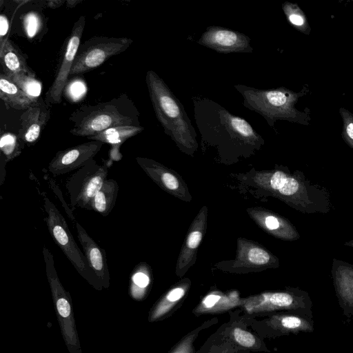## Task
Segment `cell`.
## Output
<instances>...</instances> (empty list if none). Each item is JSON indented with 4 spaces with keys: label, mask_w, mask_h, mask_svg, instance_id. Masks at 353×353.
Segmentation results:
<instances>
[{
    "label": "cell",
    "mask_w": 353,
    "mask_h": 353,
    "mask_svg": "<svg viewBox=\"0 0 353 353\" xmlns=\"http://www.w3.org/2000/svg\"><path fill=\"white\" fill-rule=\"evenodd\" d=\"M4 74L32 98L37 99L40 97L41 83L35 78V76L26 73Z\"/></svg>",
    "instance_id": "25"
},
{
    "label": "cell",
    "mask_w": 353,
    "mask_h": 353,
    "mask_svg": "<svg viewBox=\"0 0 353 353\" xmlns=\"http://www.w3.org/2000/svg\"><path fill=\"white\" fill-rule=\"evenodd\" d=\"M344 245H346V246H348V247L353 248V239L345 242Z\"/></svg>",
    "instance_id": "38"
},
{
    "label": "cell",
    "mask_w": 353,
    "mask_h": 353,
    "mask_svg": "<svg viewBox=\"0 0 353 353\" xmlns=\"http://www.w3.org/2000/svg\"><path fill=\"white\" fill-rule=\"evenodd\" d=\"M312 305L307 291L288 288L241 299L240 308L245 314L253 317L278 312H292L313 318Z\"/></svg>",
    "instance_id": "5"
},
{
    "label": "cell",
    "mask_w": 353,
    "mask_h": 353,
    "mask_svg": "<svg viewBox=\"0 0 353 353\" xmlns=\"http://www.w3.org/2000/svg\"><path fill=\"white\" fill-rule=\"evenodd\" d=\"M23 145L17 134L9 132H2L0 138L1 157L7 163L13 160L21 154Z\"/></svg>",
    "instance_id": "24"
},
{
    "label": "cell",
    "mask_w": 353,
    "mask_h": 353,
    "mask_svg": "<svg viewBox=\"0 0 353 353\" xmlns=\"http://www.w3.org/2000/svg\"><path fill=\"white\" fill-rule=\"evenodd\" d=\"M144 128L140 126H117L108 128L100 133L88 137L91 141H99L112 145L110 158L114 161L119 160L122 156L119 148L129 138L141 132Z\"/></svg>",
    "instance_id": "19"
},
{
    "label": "cell",
    "mask_w": 353,
    "mask_h": 353,
    "mask_svg": "<svg viewBox=\"0 0 353 353\" xmlns=\"http://www.w3.org/2000/svg\"><path fill=\"white\" fill-rule=\"evenodd\" d=\"M0 97L5 105L17 110H25L37 99L24 92L3 72L0 74Z\"/></svg>",
    "instance_id": "21"
},
{
    "label": "cell",
    "mask_w": 353,
    "mask_h": 353,
    "mask_svg": "<svg viewBox=\"0 0 353 353\" xmlns=\"http://www.w3.org/2000/svg\"><path fill=\"white\" fill-rule=\"evenodd\" d=\"M6 160L2 157H1V177H0V181H1V183L0 184L2 185L3 181H4V179H5V176H6V170H5V166H6Z\"/></svg>",
    "instance_id": "35"
},
{
    "label": "cell",
    "mask_w": 353,
    "mask_h": 353,
    "mask_svg": "<svg viewBox=\"0 0 353 353\" xmlns=\"http://www.w3.org/2000/svg\"><path fill=\"white\" fill-rule=\"evenodd\" d=\"M150 278L147 274L135 270L130 276L129 293L137 301H142L146 296Z\"/></svg>",
    "instance_id": "27"
},
{
    "label": "cell",
    "mask_w": 353,
    "mask_h": 353,
    "mask_svg": "<svg viewBox=\"0 0 353 353\" xmlns=\"http://www.w3.org/2000/svg\"><path fill=\"white\" fill-rule=\"evenodd\" d=\"M234 88L243 98V105L261 115L270 127L278 120L307 124L306 114L295 108L301 92H294L286 88L259 89L237 84Z\"/></svg>",
    "instance_id": "4"
},
{
    "label": "cell",
    "mask_w": 353,
    "mask_h": 353,
    "mask_svg": "<svg viewBox=\"0 0 353 353\" xmlns=\"http://www.w3.org/2000/svg\"><path fill=\"white\" fill-rule=\"evenodd\" d=\"M343 120L342 137L345 143L353 149V114L344 108H340Z\"/></svg>",
    "instance_id": "29"
},
{
    "label": "cell",
    "mask_w": 353,
    "mask_h": 353,
    "mask_svg": "<svg viewBox=\"0 0 353 353\" xmlns=\"http://www.w3.org/2000/svg\"><path fill=\"white\" fill-rule=\"evenodd\" d=\"M265 225L270 230H277L281 226V223L277 218L269 216L265 219Z\"/></svg>",
    "instance_id": "34"
},
{
    "label": "cell",
    "mask_w": 353,
    "mask_h": 353,
    "mask_svg": "<svg viewBox=\"0 0 353 353\" xmlns=\"http://www.w3.org/2000/svg\"><path fill=\"white\" fill-rule=\"evenodd\" d=\"M103 143L90 141L58 151L48 165V171L59 176L78 170L94 159Z\"/></svg>",
    "instance_id": "12"
},
{
    "label": "cell",
    "mask_w": 353,
    "mask_h": 353,
    "mask_svg": "<svg viewBox=\"0 0 353 353\" xmlns=\"http://www.w3.org/2000/svg\"><path fill=\"white\" fill-rule=\"evenodd\" d=\"M219 322L217 317L203 321L199 326L184 335L168 352V353H196L194 345L199 334Z\"/></svg>",
    "instance_id": "23"
},
{
    "label": "cell",
    "mask_w": 353,
    "mask_h": 353,
    "mask_svg": "<svg viewBox=\"0 0 353 353\" xmlns=\"http://www.w3.org/2000/svg\"><path fill=\"white\" fill-rule=\"evenodd\" d=\"M331 274L336 296L343 314L353 316V265L334 259Z\"/></svg>",
    "instance_id": "16"
},
{
    "label": "cell",
    "mask_w": 353,
    "mask_h": 353,
    "mask_svg": "<svg viewBox=\"0 0 353 353\" xmlns=\"http://www.w3.org/2000/svg\"><path fill=\"white\" fill-rule=\"evenodd\" d=\"M202 238V234L199 231L192 232L188 238L187 244L190 248H196Z\"/></svg>",
    "instance_id": "33"
},
{
    "label": "cell",
    "mask_w": 353,
    "mask_h": 353,
    "mask_svg": "<svg viewBox=\"0 0 353 353\" xmlns=\"http://www.w3.org/2000/svg\"><path fill=\"white\" fill-rule=\"evenodd\" d=\"M85 24V17L81 16L74 23L70 34L64 41L54 80L44 97V101L50 108L61 102L62 94L65 88L68 78L70 76L72 68L81 44Z\"/></svg>",
    "instance_id": "11"
},
{
    "label": "cell",
    "mask_w": 353,
    "mask_h": 353,
    "mask_svg": "<svg viewBox=\"0 0 353 353\" xmlns=\"http://www.w3.org/2000/svg\"><path fill=\"white\" fill-rule=\"evenodd\" d=\"M161 180L165 187L170 190H174L179 188V182L177 179L170 173H163L161 176Z\"/></svg>",
    "instance_id": "32"
},
{
    "label": "cell",
    "mask_w": 353,
    "mask_h": 353,
    "mask_svg": "<svg viewBox=\"0 0 353 353\" xmlns=\"http://www.w3.org/2000/svg\"><path fill=\"white\" fill-rule=\"evenodd\" d=\"M75 223L78 239L83 248L89 267L101 287L108 288L110 284V276L105 251L95 243L79 222L77 221Z\"/></svg>",
    "instance_id": "15"
},
{
    "label": "cell",
    "mask_w": 353,
    "mask_h": 353,
    "mask_svg": "<svg viewBox=\"0 0 353 353\" xmlns=\"http://www.w3.org/2000/svg\"><path fill=\"white\" fill-rule=\"evenodd\" d=\"M145 82L157 119L165 133L180 147H195L196 131L179 99L154 71L146 72Z\"/></svg>",
    "instance_id": "3"
},
{
    "label": "cell",
    "mask_w": 353,
    "mask_h": 353,
    "mask_svg": "<svg viewBox=\"0 0 353 353\" xmlns=\"http://www.w3.org/2000/svg\"><path fill=\"white\" fill-rule=\"evenodd\" d=\"M241 305V299L235 293L228 295L210 293L203 297L192 310L195 316L205 314H221L229 312Z\"/></svg>",
    "instance_id": "17"
},
{
    "label": "cell",
    "mask_w": 353,
    "mask_h": 353,
    "mask_svg": "<svg viewBox=\"0 0 353 353\" xmlns=\"http://www.w3.org/2000/svg\"><path fill=\"white\" fill-rule=\"evenodd\" d=\"M8 30L9 21L6 15L1 14L0 15V45L8 39Z\"/></svg>",
    "instance_id": "31"
},
{
    "label": "cell",
    "mask_w": 353,
    "mask_h": 353,
    "mask_svg": "<svg viewBox=\"0 0 353 353\" xmlns=\"http://www.w3.org/2000/svg\"><path fill=\"white\" fill-rule=\"evenodd\" d=\"M50 108L40 97L22 113L17 136L24 144L32 145L38 141L50 118Z\"/></svg>",
    "instance_id": "14"
},
{
    "label": "cell",
    "mask_w": 353,
    "mask_h": 353,
    "mask_svg": "<svg viewBox=\"0 0 353 353\" xmlns=\"http://www.w3.org/2000/svg\"><path fill=\"white\" fill-rule=\"evenodd\" d=\"M282 9L288 21L299 31L308 34L310 27L303 10L296 3L285 1Z\"/></svg>",
    "instance_id": "26"
},
{
    "label": "cell",
    "mask_w": 353,
    "mask_h": 353,
    "mask_svg": "<svg viewBox=\"0 0 353 353\" xmlns=\"http://www.w3.org/2000/svg\"><path fill=\"white\" fill-rule=\"evenodd\" d=\"M0 62L3 73H26L35 76L27 63L26 56L10 39L0 45Z\"/></svg>",
    "instance_id": "20"
},
{
    "label": "cell",
    "mask_w": 353,
    "mask_h": 353,
    "mask_svg": "<svg viewBox=\"0 0 353 353\" xmlns=\"http://www.w3.org/2000/svg\"><path fill=\"white\" fill-rule=\"evenodd\" d=\"M81 2V1L68 0L66 1V4L68 8H73Z\"/></svg>",
    "instance_id": "37"
},
{
    "label": "cell",
    "mask_w": 353,
    "mask_h": 353,
    "mask_svg": "<svg viewBox=\"0 0 353 353\" xmlns=\"http://www.w3.org/2000/svg\"><path fill=\"white\" fill-rule=\"evenodd\" d=\"M118 191L117 182L112 179H106L91 199L88 210H94L103 216H108L115 205Z\"/></svg>",
    "instance_id": "22"
},
{
    "label": "cell",
    "mask_w": 353,
    "mask_h": 353,
    "mask_svg": "<svg viewBox=\"0 0 353 353\" xmlns=\"http://www.w3.org/2000/svg\"><path fill=\"white\" fill-rule=\"evenodd\" d=\"M139 116L133 101L123 93L108 101L79 106L69 117L70 132L88 139L113 127L140 126Z\"/></svg>",
    "instance_id": "2"
},
{
    "label": "cell",
    "mask_w": 353,
    "mask_h": 353,
    "mask_svg": "<svg viewBox=\"0 0 353 353\" xmlns=\"http://www.w3.org/2000/svg\"><path fill=\"white\" fill-rule=\"evenodd\" d=\"M251 39L246 34L221 26H208L197 43L217 52H252Z\"/></svg>",
    "instance_id": "13"
},
{
    "label": "cell",
    "mask_w": 353,
    "mask_h": 353,
    "mask_svg": "<svg viewBox=\"0 0 353 353\" xmlns=\"http://www.w3.org/2000/svg\"><path fill=\"white\" fill-rule=\"evenodd\" d=\"M64 1H46L48 7L51 8H57L60 7L63 3H64Z\"/></svg>",
    "instance_id": "36"
},
{
    "label": "cell",
    "mask_w": 353,
    "mask_h": 353,
    "mask_svg": "<svg viewBox=\"0 0 353 353\" xmlns=\"http://www.w3.org/2000/svg\"><path fill=\"white\" fill-rule=\"evenodd\" d=\"M45 218L51 237L72 264L77 272L97 290L103 288L89 267L85 255L76 243L67 222L54 204L43 196Z\"/></svg>",
    "instance_id": "6"
},
{
    "label": "cell",
    "mask_w": 353,
    "mask_h": 353,
    "mask_svg": "<svg viewBox=\"0 0 353 353\" xmlns=\"http://www.w3.org/2000/svg\"><path fill=\"white\" fill-rule=\"evenodd\" d=\"M186 292V288L181 286L170 290L151 307L148 313V321L154 323L163 321L173 315L181 307Z\"/></svg>",
    "instance_id": "18"
},
{
    "label": "cell",
    "mask_w": 353,
    "mask_h": 353,
    "mask_svg": "<svg viewBox=\"0 0 353 353\" xmlns=\"http://www.w3.org/2000/svg\"><path fill=\"white\" fill-rule=\"evenodd\" d=\"M245 314L249 327L263 339L314 330L313 318L296 312H278L259 317Z\"/></svg>",
    "instance_id": "9"
},
{
    "label": "cell",
    "mask_w": 353,
    "mask_h": 353,
    "mask_svg": "<svg viewBox=\"0 0 353 353\" xmlns=\"http://www.w3.org/2000/svg\"><path fill=\"white\" fill-rule=\"evenodd\" d=\"M23 26L28 39L34 38L43 27V20L40 14L30 12L23 16Z\"/></svg>",
    "instance_id": "28"
},
{
    "label": "cell",
    "mask_w": 353,
    "mask_h": 353,
    "mask_svg": "<svg viewBox=\"0 0 353 353\" xmlns=\"http://www.w3.org/2000/svg\"><path fill=\"white\" fill-rule=\"evenodd\" d=\"M43 254L56 315L65 344L70 353H82L71 296L62 285L55 268L53 255L46 246L43 248Z\"/></svg>",
    "instance_id": "7"
},
{
    "label": "cell",
    "mask_w": 353,
    "mask_h": 353,
    "mask_svg": "<svg viewBox=\"0 0 353 353\" xmlns=\"http://www.w3.org/2000/svg\"><path fill=\"white\" fill-rule=\"evenodd\" d=\"M133 43L127 37L97 36L81 43L70 76L85 73L101 66L110 57L126 50Z\"/></svg>",
    "instance_id": "8"
},
{
    "label": "cell",
    "mask_w": 353,
    "mask_h": 353,
    "mask_svg": "<svg viewBox=\"0 0 353 353\" xmlns=\"http://www.w3.org/2000/svg\"><path fill=\"white\" fill-rule=\"evenodd\" d=\"M193 103L195 122L203 141L240 147H253L263 142L246 120L212 99L196 97Z\"/></svg>",
    "instance_id": "1"
},
{
    "label": "cell",
    "mask_w": 353,
    "mask_h": 353,
    "mask_svg": "<svg viewBox=\"0 0 353 353\" xmlns=\"http://www.w3.org/2000/svg\"><path fill=\"white\" fill-rule=\"evenodd\" d=\"M108 171L106 164L100 165L93 159L70 175L65 187L70 205L88 210L91 199L106 179Z\"/></svg>",
    "instance_id": "10"
},
{
    "label": "cell",
    "mask_w": 353,
    "mask_h": 353,
    "mask_svg": "<svg viewBox=\"0 0 353 353\" xmlns=\"http://www.w3.org/2000/svg\"><path fill=\"white\" fill-rule=\"evenodd\" d=\"M248 259L254 264H266L270 261V255L267 252L259 248H253L248 252Z\"/></svg>",
    "instance_id": "30"
}]
</instances>
